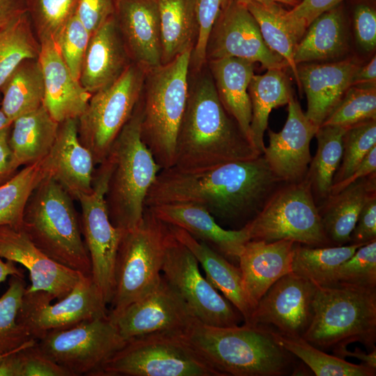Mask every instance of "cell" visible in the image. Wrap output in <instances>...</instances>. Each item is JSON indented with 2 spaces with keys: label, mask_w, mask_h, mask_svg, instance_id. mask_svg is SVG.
Returning a JSON list of instances; mask_svg holds the SVG:
<instances>
[{
  "label": "cell",
  "mask_w": 376,
  "mask_h": 376,
  "mask_svg": "<svg viewBox=\"0 0 376 376\" xmlns=\"http://www.w3.org/2000/svg\"><path fill=\"white\" fill-rule=\"evenodd\" d=\"M284 183L263 154L205 171H186L172 166L159 172L145 205L191 203L203 207L214 219L244 226Z\"/></svg>",
  "instance_id": "cell-1"
},
{
  "label": "cell",
  "mask_w": 376,
  "mask_h": 376,
  "mask_svg": "<svg viewBox=\"0 0 376 376\" xmlns=\"http://www.w3.org/2000/svg\"><path fill=\"white\" fill-rule=\"evenodd\" d=\"M260 155L224 109L212 78L199 79L189 89L173 167L186 171H205Z\"/></svg>",
  "instance_id": "cell-2"
},
{
  "label": "cell",
  "mask_w": 376,
  "mask_h": 376,
  "mask_svg": "<svg viewBox=\"0 0 376 376\" xmlns=\"http://www.w3.org/2000/svg\"><path fill=\"white\" fill-rule=\"evenodd\" d=\"M182 334L222 376L297 375L294 356L262 325L214 327L196 320Z\"/></svg>",
  "instance_id": "cell-3"
},
{
  "label": "cell",
  "mask_w": 376,
  "mask_h": 376,
  "mask_svg": "<svg viewBox=\"0 0 376 376\" xmlns=\"http://www.w3.org/2000/svg\"><path fill=\"white\" fill-rule=\"evenodd\" d=\"M141 98L106 157L111 169L105 201L112 224L123 230L142 220L148 192L161 171L141 135Z\"/></svg>",
  "instance_id": "cell-4"
},
{
  "label": "cell",
  "mask_w": 376,
  "mask_h": 376,
  "mask_svg": "<svg viewBox=\"0 0 376 376\" xmlns=\"http://www.w3.org/2000/svg\"><path fill=\"white\" fill-rule=\"evenodd\" d=\"M72 199L58 182L47 176L26 202L22 229L47 256L91 276V260Z\"/></svg>",
  "instance_id": "cell-5"
},
{
  "label": "cell",
  "mask_w": 376,
  "mask_h": 376,
  "mask_svg": "<svg viewBox=\"0 0 376 376\" xmlns=\"http://www.w3.org/2000/svg\"><path fill=\"white\" fill-rule=\"evenodd\" d=\"M192 49L146 73L141 135L161 169L173 166L176 139L189 95Z\"/></svg>",
  "instance_id": "cell-6"
},
{
  "label": "cell",
  "mask_w": 376,
  "mask_h": 376,
  "mask_svg": "<svg viewBox=\"0 0 376 376\" xmlns=\"http://www.w3.org/2000/svg\"><path fill=\"white\" fill-rule=\"evenodd\" d=\"M313 310L302 336L312 345L333 350L358 342L376 348V288L318 287Z\"/></svg>",
  "instance_id": "cell-7"
},
{
  "label": "cell",
  "mask_w": 376,
  "mask_h": 376,
  "mask_svg": "<svg viewBox=\"0 0 376 376\" xmlns=\"http://www.w3.org/2000/svg\"><path fill=\"white\" fill-rule=\"evenodd\" d=\"M171 227L146 207L141 221L125 230L115 266V289L110 314L140 299L159 284Z\"/></svg>",
  "instance_id": "cell-8"
},
{
  "label": "cell",
  "mask_w": 376,
  "mask_h": 376,
  "mask_svg": "<svg viewBox=\"0 0 376 376\" xmlns=\"http://www.w3.org/2000/svg\"><path fill=\"white\" fill-rule=\"evenodd\" d=\"M98 376H222L182 333L161 332L125 341Z\"/></svg>",
  "instance_id": "cell-9"
},
{
  "label": "cell",
  "mask_w": 376,
  "mask_h": 376,
  "mask_svg": "<svg viewBox=\"0 0 376 376\" xmlns=\"http://www.w3.org/2000/svg\"><path fill=\"white\" fill-rule=\"evenodd\" d=\"M244 226L250 240L267 242L287 240L310 246H332L306 178L285 183Z\"/></svg>",
  "instance_id": "cell-10"
},
{
  "label": "cell",
  "mask_w": 376,
  "mask_h": 376,
  "mask_svg": "<svg viewBox=\"0 0 376 376\" xmlns=\"http://www.w3.org/2000/svg\"><path fill=\"white\" fill-rule=\"evenodd\" d=\"M146 73L132 62L113 84L92 94L77 119L79 139L92 153L95 164L106 158L132 116L143 93Z\"/></svg>",
  "instance_id": "cell-11"
},
{
  "label": "cell",
  "mask_w": 376,
  "mask_h": 376,
  "mask_svg": "<svg viewBox=\"0 0 376 376\" xmlns=\"http://www.w3.org/2000/svg\"><path fill=\"white\" fill-rule=\"evenodd\" d=\"M125 341L109 314L50 331L37 344L71 376H98L104 363Z\"/></svg>",
  "instance_id": "cell-12"
},
{
  "label": "cell",
  "mask_w": 376,
  "mask_h": 376,
  "mask_svg": "<svg viewBox=\"0 0 376 376\" xmlns=\"http://www.w3.org/2000/svg\"><path fill=\"white\" fill-rule=\"evenodd\" d=\"M94 171L93 189L78 196L81 208V228L91 264V279L110 304L115 289V266L125 230L111 222L105 201L110 162L106 157Z\"/></svg>",
  "instance_id": "cell-13"
},
{
  "label": "cell",
  "mask_w": 376,
  "mask_h": 376,
  "mask_svg": "<svg viewBox=\"0 0 376 376\" xmlns=\"http://www.w3.org/2000/svg\"><path fill=\"white\" fill-rule=\"evenodd\" d=\"M53 299L47 292L25 290L17 320L36 340L50 331L109 314L107 304L91 276L82 275L67 296L52 304Z\"/></svg>",
  "instance_id": "cell-14"
},
{
  "label": "cell",
  "mask_w": 376,
  "mask_h": 376,
  "mask_svg": "<svg viewBox=\"0 0 376 376\" xmlns=\"http://www.w3.org/2000/svg\"><path fill=\"white\" fill-rule=\"evenodd\" d=\"M198 264L194 254L172 233L162 265V276L200 322L221 327L238 325L240 312L201 274Z\"/></svg>",
  "instance_id": "cell-15"
},
{
  "label": "cell",
  "mask_w": 376,
  "mask_h": 376,
  "mask_svg": "<svg viewBox=\"0 0 376 376\" xmlns=\"http://www.w3.org/2000/svg\"><path fill=\"white\" fill-rule=\"evenodd\" d=\"M229 57L258 62L267 70L288 67L287 61L265 44L246 6L235 2L222 3L206 48L207 61Z\"/></svg>",
  "instance_id": "cell-16"
},
{
  "label": "cell",
  "mask_w": 376,
  "mask_h": 376,
  "mask_svg": "<svg viewBox=\"0 0 376 376\" xmlns=\"http://www.w3.org/2000/svg\"><path fill=\"white\" fill-rule=\"evenodd\" d=\"M109 315L125 340L161 332L182 334L198 320L163 276L150 292Z\"/></svg>",
  "instance_id": "cell-17"
},
{
  "label": "cell",
  "mask_w": 376,
  "mask_h": 376,
  "mask_svg": "<svg viewBox=\"0 0 376 376\" xmlns=\"http://www.w3.org/2000/svg\"><path fill=\"white\" fill-rule=\"evenodd\" d=\"M318 286L292 272L275 282L260 298L248 323L280 334L303 336L312 320Z\"/></svg>",
  "instance_id": "cell-18"
},
{
  "label": "cell",
  "mask_w": 376,
  "mask_h": 376,
  "mask_svg": "<svg viewBox=\"0 0 376 376\" xmlns=\"http://www.w3.org/2000/svg\"><path fill=\"white\" fill-rule=\"evenodd\" d=\"M0 258L28 269L31 284L26 288V292L45 291L57 300L67 296L82 276L47 256L22 228L0 226Z\"/></svg>",
  "instance_id": "cell-19"
},
{
  "label": "cell",
  "mask_w": 376,
  "mask_h": 376,
  "mask_svg": "<svg viewBox=\"0 0 376 376\" xmlns=\"http://www.w3.org/2000/svg\"><path fill=\"white\" fill-rule=\"evenodd\" d=\"M288 105L283 127L279 132L268 130L269 146L263 155L274 174L291 183L305 178L312 159L311 141L319 127L306 116L293 93Z\"/></svg>",
  "instance_id": "cell-20"
},
{
  "label": "cell",
  "mask_w": 376,
  "mask_h": 376,
  "mask_svg": "<svg viewBox=\"0 0 376 376\" xmlns=\"http://www.w3.org/2000/svg\"><path fill=\"white\" fill-rule=\"evenodd\" d=\"M113 17L133 63L146 72L162 65L161 26L156 0H116Z\"/></svg>",
  "instance_id": "cell-21"
},
{
  "label": "cell",
  "mask_w": 376,
  "mask_h": 376,
  "mask_svg": "<svg viewBox=\"0 0 376 376\" xmlns=\"http://www.w3.org/2000/svg\"><path fill=\"white\" fill-rule=\"evenodd\" d=\"M148 207L161 221L183 229L232 260L238 262L245 244L250 240L245 226L238 230L224 229L207 210L197 205L169 203Z\"/></svg>",
  "instance_id": "cell-22"
},
{
  "label": "cell",
  "mask_w": 376,
  "mask_h": 376,
  "mask_svg": "<svg viewBox=\"0 0 376 376\" xmlns=\"http://www.w3.org/2000/svg\"><path fill=\"white\" fill-rule=\"evenodd\" d=\"M359 65L351 58L322 64L297 65L301 88L307 99L305 115L317 127L322 125L343 98Z\"/></svg>",
  "instance_id": "cell-23"
},
{
  "label": "cell",
  "mask_w": 376,
  "mask_h": 376,
  "mask_svg": "<svg viewBox=\"0 0 376 376\" xmlns=\"http://www.w3.org/2000/svg\"><path fill=\"white\" fill-rule=\"evenodd\" d=\"M295 243L287 240L270 242L250 240L245 244L238 263L244 289L253 311L275 282L292 272Z\"/></svg>",
  "instance_id": "cell-24"
},
{
  "label": "cell",
  "mask_w": 376,
  "mask_h": 376,
  "mask_svg": "<svg viewBox=\"0 0 376 376\" xmlns=\"http://www.w3.org/2000/svg\"><path fill=\"white\" fill-rule=\"evenodd\" d=\"M48 175L74 199L93 189L95 162L91 151L80 141L77 119L59 123L54 145L47 155Z\"/></svg>",
  "instance_id": "cell-25"
},
{
  "label": "cell",
  "mask_w": 376,
  "mask_h": 376,
  "mask_svg": "<svg viewBox=\"0 0 376 376\" xmlns=\"http://www.w3.org/2000/svg\"><path fill=\"white\" fill-rule=\"evenodd\" d=\"M38 59L44 77L43 106L58 123L78 119L85 111L92 95L71 74L52 41L40 44Z\"/></svg>",
  "instance_id": "cell-26"
},
{
  "label": "cell",
  "mask_w": 376,
  "mask_h": 376,
  "mask_svg": "<svg viewBox=\"0 0 376 376\" xmlns=\"http://www.w3.org/2000/svg\"><path fill=\"white\" fill-rule=\"evenodd\" d=\"M131 61L113 15L91 35L79 81L93 94L113 84Z\"/></svg>",
  "instance_id": "cell-27"
},
{
  "label": "cell",
  "mask_w": 376,
  "mask_h": 376,
  "mask_svg": "<svg viewBox=\"0 0 376 376\" xmlns=\"http://www.w3.org/2000/svg\"><path fill=\"white\" fill-rule=\"evenodd\" d=\"M376 197V173L330 194L318 205L326 235L332 246L345 245L364 205Z\"/></svg>",
  "instance_id": "cell-28"
},
{
  "label": "cell",
  "mask_w": 376,
  "mask_h": 376,
  "mask_svg": "<svg viewBox=\"0 0 376 376\" xmlns=\"http://www.w3.org/2000/svg\"><path fill=\"white\" fill-rule=\"evenodd\" d=\"M349 48L347 17L345 2L318 16L297 43L294 61L300 63L336 59Z\"/></svg>",
  "instance_id": "cell-29"
},
{
  "label": "cell",
  "mask_w": 376,
  "mask_h": 376,
  "mask_svg": "<svg viewBox=\"0 0 376 376\" xmlns=\"http://www.w3.org/2000/svg\"><path fill=\"white\" fill-rule=\"evenodd\" d=\"M208 63L222 105L253 143L250 128L251 104L248 87L254 75V63L236 57L211 60Z\"/></svg>",
  "instance_id": "cell-30"
},
{
  "label": "cell",
  "mask_w": 376,
  "mask_h": 376,
  "mask_svg": "<svg viewBox=\"0 0 376 376\" xmlns=\"http://www.w3.org/2000/svg\"><path fill=\"white\" fill-rule=\"evenodd\" d=\"M170 226V225H169ZM175 238L194 254L203 268L206 279L240 312L248 323L253 308L247 299L241 271L224 256L182 228L170 226Z\"/></svg>",
  "instance_id": "cell-31"
},
{
  "label": "cell",
  "mask_w": 376,
  "mask_h": 376,
  "mask_svg": "<svg viewBox=\"0 0 376 376\" xmlns=\"http://www.w3.org/2000/svg\"><path fill=\"white\" fill-rule=\"evenodd\" d=\"M59 123L43 104L13 120L8 143L15 170L45 157L56 140Z\"/></svg>",
  "instance_id": "cell-32"
},
{
  "label": "cell",
  "mask_w": 376,
  "mask_h": 376,
  "mask_svg": "<svg viewBox=\"0 0 376 376\" xmlns=\"http://www.w3.org/2000/svg\"><path fill=\"white\" fill-rule=\"evenodd\" d=\"M162 46V64H166L196 42L198 26L197 0H156Z\"/></svg>",
  "instance_id": "cell-33"
},
{
  "label": "cell",
  "mask_w": 376,
  "mask_h": 376,
  "mask_svg": "<svg viewBox=\"0 0 376 376\" xmlns=\"http://www.w3.org/2000/svg\"><path fill=\"white\" fill-rule=\"evenodd\" d=\"M284 70L269 69L263 75H253L248 87L252 113L250 125L251 139L261 154L265 148L264 134L271 111L288 104L292 94Z\"/></svg>",
  "instance_id": "cell-34"
},
{
  "label": "cell",
  "mask_w": 376,
  "mask_h": 376,
  "mask_svg": "<svg viewBox=\"0 0 376 376\" xmlns=\"http://www.w3.org/2000/svg\"><path fill=\"white\" fill-rule=\"evenodd\" d=\"M0 92L2 93L0 109L13 122L42 106L45 85L38 58L22 61L4 81Z\"/></svg>",
  "instance_id": "cell-35"
},
{
  "label": "cell",
  "mask_w": 376,
  "mask_h": 376,
  "mask_svg": "<svg viewBox=\"0 0 376 376\" xmlns=\"http://www.w3.org/2000/svg\"><path fill=\"white\" fill-rule=\"evenodd\" d=\"M347 128L321 125L315 134L317 150L305 178L311 185L317 205L318 203L320 205L330 195L333 179L341 162L343 136Z\"/></svg>",
  "instance_id": "cell-36"
},
{
  "label": "cell",
  "mask_w": 376,
  "mask_h": 376,
  "mask_svg": "<svg viewBox=\"0 0 376 376\" xmlns=\"http://www.w3.org/2000/svg\"><path fill=\"white\" fill-rule=\"evenodd\" d=\"M363 244L310 246L295 243L292 272L318 287L331 286L340 265L350 258Z\"/></svg>",
  "instance_id": "cell-37"
},
{
  "label": "cell",
  "mask_w": 376,
  "mask_h": 376,
  "mask_svg": "<svg viewBox=\"0 0 376 376\" xmlns=\"http://www.w3.org/2000/svg\"><path fill=\"white\" fill-rule=\"evenodd\" d=\"M48 175L46 156L25 166L0 185V226L22 228L24 210L30 195Z\"/></svg>",
  "instance_id": "cell-38"
},
{
  "label": "cell",
  "mask_w": 376,
  "mask_h": 376,
  "mask_svg": "<svg viewBox=\"0 0 376 376\" xmlns=\"http://www.w3.org/2000/svg\"><path fill=\"white\" fill-rule=\"evenodd\" d=\"M276 341L294 357L301 359L316 376H375L376 369L355 364L331 355L301 336H292L272 329Z\"/></svg>",
  "instance_id": "cell-39"
},
{
  "label": "cell",
  "mask_w": 376,
  "mask_h": 376,
  "mask_svg": "<svg viewBox=\"0 0 376 376\" xmlns=\"http://www.w3.org/2000/svg\"><path fill=\"white\" fill-rule=\"evenodd\" d=\"M246 7L256 20L265 44L287 61L301 89L297 65L294 61V52L297 42L285 20V9L279 3L251 2Z\"/></svg>",
  "instance_id": "cell-40"
},
{
  "label": "cell",
  "mask_w": 376,
  "mask_h": 376,
  "mask_svg": "<svg viewBox=\"0 0 376 376\" xmlns=\"http://www.w3.org/2000/svg\"><path fill=\"white\" fill-rule=\"evenodd\" d=\"M33 29L26 12L0 31V88L22 61L39 57L40 45Z\"/></svg>",
  "instance_id": "cell-41"
},
{
  "label": "cell",
  "mask_w": 376,
  "mask_h": 376,
  "mask_svg": "<svg viewBox=\"0 0 376 376\" xmlns=\"http://www.w3.org/2000/svg\"><path fill=\"white\" fill-rule=\"evenodd\" d=\"M26 288L24 276L12 275L8 288L0 297V354L15 351L36 340L17 320Z\"/></svg>",
  "instance_id": "cell-42"
},
{
  "label": "cell",
  "mask_w": 376,
  "mask_h": 376,
  "mask_svg": "<svg viewBox=\"0 0 376 376\" xmlns=\"http://www.w3.org/2000/svg\"><path fill=\"white\" fill-rule=\"evenodd\" d=\"M32 26L40 43L57 45L68 22L76 14L78 0H26Z\"/></svg>",
  "instance_id": "cell-43"
},
{
  "label": "cell",
  "mask_w": 376,
  "mask_h": 376,
  "mask_svg": "<svg viewBox=\"0 0 376 376\" xmlns=\"http://www.w3.org/2000/svg\"><path fill=\"white\" fill-rule=\"evenodd\" d=\"M376 82L352 85L322 125L350 127L376 120Z\"/></svg>",
  "instance_id": "cell-44"
},
{
  "label": "cell",
  "mask_w": 376,
  "mask_h": 376,
  "mask_svg": "<svg viewBox=\"0 0 376 376\" xmlns=\"http://www.w3.org/2000/svg\"><path fill=\"white\" fill-rule=\"evenodd\" d=\"M0 376H71V375L44 353L36 341L7 355L0 363Z\"/></svg>",
  "instance_id": "cell-45"
},
{
  "label": "cell",
  "mask_w": 376,
  "mask_h": 376,
  "mask_svg": "<svg viewBox=\"0 0 376 376\" xmlns=\"http://www.w3.org/2000/svg\"><path fill=\"white\" fill-rule=\"evenodd\" d=\"M376 146V120H369L348 127L343 136V153L333 183L347 178L369 151Z\"/></svg>",
  "instance_id": "cell-46"
},
{
  "label": "cell",
  "mask_w": 376,
  "mask_h": 376,
  "mask_svg": "<svg viewBox=\"0 0 376 376\" xmlns=\"http://www.w3.org/2000/svg\"><path fill=\"white\" fill-rule=\"evenodd\" d=\"M376 288V240L359 247L337 268L333 285Z\"/></svg>",
  "instance_id": "cell-47"
},
{
  "label": "cell",
  "mask_w": 376,
  "mask_h": 376,
  "mask_svg": "<svg viewBox=\"0 0 376 376\" xmlns=\"http://www.w3.org/2000/svg\"><path fill=\"white\" fill-rule=\"evenodd\" d=\"M91 35L77 15L72 17L57 42L61 55L72 76L79 80Z\"/></svg>",
  "instance_id": "cell-48"
},
{
  "label": "cell",
  "mask_w": 376,
  "mask_h": 376,
  "mask_svg": "<svg viewBox=\"0 0 376 376\" xmlns=\"http://www.w3.org/2000/svg\"><path fill=\"white\" fill-rule=\"evenodd\" d=\"M224 0H197L198 32L192 49L190 65L199 72L206 63L207 40Z\"/></svg>",
  "instance_id": "cell-49"
},
{
  "label": "cell",
  "mask_w": 376,
  "mask_h": 376,
  "mask_svg": "<svg viewBox=\"0 0 376 376\" xmlns=\"http://www.w3.org/2000/svg\"><path fill=\"white\" fill-rule=\"evenodd\" d=\"M345 1L347 0H301L291 9H285V20L297 42H299L314 19Z\"/></svg>",
  "instance_id": "cell-50"
},
{
  "label": "cell",
  "mask_w": 376,
  "mask_h": 376,
  "mask_svg": "<svg viewBox=\"0 0 376 376\" xmlns=\"http://www.w3.org/2000/svg\"><path fill=\"white\" fill-rule=\"evenodd\" d=\"M354 33L359 47L370 52L376 47V10L370 0H357L352 10Z\"/></svg>",
  "instance_id": "cell-51"
},
{
  "label": "cell",
  "mask_w": 376,
  "mask_h": 376,
  "mask_svg": "<svg viewBox=\"0 0 376 376\" xmlns=\"http://www.w3.org/2000/svg\"><path fill=\"white\" fill-rule=\"evenodd\" d=\"M116 0H78L76 15L90 35L113 15Z\"/></svg>",
  "instance_id": "cell-52"
},
{
  "label": "cell",
  "mask_w": 376,
  "mask_h": 376,
  "mask_svg": "<svg viewBox=\"0 0 376 376\" xmlns=\"http://www.w3.org/2000/svg\"><path fill=\"white\" fill-rule=\"evenodd\" d=\"M376 240V197L361 210L350 235V244H366Z\"/></svg>",
  "instance_id": "cell-53"
},
{
  "label": "cell",
  "mask_w": 376,
  "mask_h": 376,
  "mask_svg": "<svg viewBox=\"0 0 376 376\" xmlns=\"http://www.w3.org/2000/svg\"><path fill=\"white\" fill-rule=\"evenodd\" d=\"M375 173H376V146L369 151L347 178L332 185L330 194H335L357 180Z\"/></svg>",
  "instance_id": "cell-54"
},
{
  "label": "cell",
  "mask_w": 376,
  "mask_h": 376,
  "mask_svg": "<svg viewBox=\"0 0 376 376\" xmlns=\"http://www.w3.org/2000/svg\"><path fill=\"white\" fill-rule=\"evenodd\" d=\"M10 127L0 132V185L17 172L13 165L12 152L8 143Z\"/></svg>",
  "instance_id": "cell-55"
},
{
  "label": "cell",
  "mask_w": 376,
  "mask_h": 376,
  "mask_svg": "<svg viewBox=\"0 0 376 376\" xmlns=\"http://www.w3.org/2000/svg\"><path fill=\"white\" fill-rule=\"evenodd\" d=\"M26 12V0H0V31Z\"/></svg>",
  "instance_id": "cell-56"
},
{
  "label": "cell",
  "mask_w": 376,
  "mask_h": 376,
  "mask_svg": "<svg viewBox=\"0 0 376 376\" xmlns=\"http://www.w3.org/2000/svg\"><path fill=\"white\" fill-rule=\"evenodd\" d=\"M333 354L340 358L354 357L360 360L365 366L376 369V348L371 350L369 354L363 352L359 347H355L353 352L347 349V347L333 350Z\"/></svg>",
  "instance_id": "cell-57"
},
{
  "label": "cell",
  "mask_w": 376,
  "mask_h": 376,
  "mask_svg": "<svg viewBox=\"0 0 376 376\" xmlns=\"http://www.w3.org/2000/svg\"><path fill=\"white\" fill-rule=\"evenodd\" d=\"M372 82H376L375 55L366 65H359L352 78V85Z\"/></svg>",
  "instance_id": "cell-58"
},
{
  "label": "cell",
  "mask_w": 376,
  "mask_h": 376,
  "mask_svg": "<svg viewBox=\"0 0 376 376\" xmlns=\"http://www.w3.org/2000/svg\"><path fill=\"white\" fill-rule=\"evenodd\" d=\"M12 275L24 276V271L18 268L15 263L9 260L4 262L0 258V283L3 282L8 276Z\"/></svg>",
  "instance_id": "cell-59"
},
{
  "label": "cell",
  "mask_w": 376,
  "mask_h": 376,
  "mask_svg": "<svg viewBox=\"0 0 376 376\" xmlns=\"http://www.w3.org/2000/svg\"><path fill=\"white\" fill-rule=\"evenodd\" d=\"M224 2H235L246 6L251 2H257L260 3H279L282 5L288 6L291 8L297 5L299 1L297 0H224Z\"/></svg>",
  "instance_id": "cell-60"
},
{
  "label": "cell",
  "mask_w": 376,
  "mask_h": 376,
  "mask_svg": "<svg viewBox=\"0 0 376 376\" xmlns=\"http://www.w3.org/2000/svg\"><path fill=\"white\" fill-rule=\"evenodd\" d=\"M12 124L13 121L9 120L0 109V132L6 128L10 127Z\"/></svg>",
  "instance_id": "cell-61"
},
{
  "label": "cell",
  "mask_w": 376,
  "mask_h": 376,
  "mask_svg": "<svg viewBox=\"0 0 376 376\" xmlns=\"http://www.w3.org/2000/svg\"><path fill=\"white\" fill-rule=\"evenodd\" d=\"M36 341H34V342H33V343H30V344H29V345H31V344L35 343ZM27 345H26V346H27ZM26 346H24V347H26ZM21 348H22V347H21ZM21 348H19V349H21ZM18 350H19V349H18ZM15 351H16V350H15ZM15 351H13V352H9V353H6V354H0V363L2 361V360H3L7 355H8V354H10V353H13V352H15Z\"/></svg>",
  "instance_id": "cell-62"
},
{
  "label": "cell",
  "mask_w": 376,
  "mask_h": 376,
  "mask_svg": "<svg viewBox=\"0 0 376 376\" xmlns=\"http://www.w3.org/2000/svg\"><path fill=\"white\" fill-rule=\"evenodd\" d=\"M297 1H301V0H297Z\"/></svg>",
  "instance_id": "cell-63"
}]
</instances>
